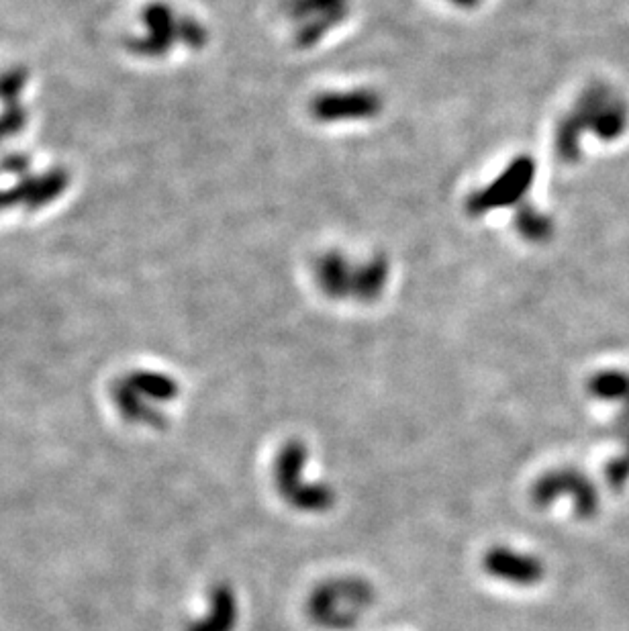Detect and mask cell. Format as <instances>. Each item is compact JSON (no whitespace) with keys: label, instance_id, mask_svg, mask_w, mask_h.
<instances>
[{"label":"cell","instance_id":"1","mask_svg":"<svg viewBox=\"0 0 629 631\" xmlns=\"http://www.w3.org/2000/svg\"><path fill=\"white\" fill-rule=\"evenodd\" d=\"M629 105L619 92L605 84H593L578 96L576 105L560 121L556 131V152L564 162L580 156V139L593 133L603 141H613L627 131Z\"/></svg>","mask_w":629,"mask_h":631},{"label":"cell","instance_id":"2","mask_svg":"<svg viewBox=\"0 0 629 631\" xmlns=\"http://www.w3.org/2000/svg\"><path fill=\"white\" fill-rule=\"evenodd\" d=\"M309 448L301 440L286 442L274 460V487L280 499L299 513L319 515L335 505V491L325 482L305 478Z\"/></svg>","mask_w":629,"mask_h":631},{"label":"cell","instance_id":"3","mask_svg":"<svg viewBox=\"0 0 629 631\" xmlns=\"http://www.w3.org/2000/svg\"><path fill=\"white\" fill-rule=\"evenodd\" d=\"M113 399L131 425L162 429L168 419L166 407L178 399V384L160 372H133L115 386Z\"/></svg>","mask_w":629,"mask_h":631},{"label":"cell","instance_id":"4","mask_svg":"<svg viewBox=\"0 0 629 631\" xmlns=\"http://www.w3.org/2000/svg\"><path fill=\"white\" fill-rule=\"evenodd\" d=\"M374 591L358 576L329 578L311 593L307 611L315 625L329 631L352 629L372 607Z\"/></svg>","mask_w":629,"mask_h":631},{"label":"cell","instance_id":"5","mask_svg":"<svg viewBox=\"0 0 629 631\" xmlns=\"http://www.w3.org/2000/svg\"><path fill=\"white\" fill-rule=\"evenodd\" d=\"M558 497H570L574 513L580 519H591L599 511V491L591 478L580 470H550L548 474H542L531 489V501L538 507H550Z\"/></svg>","mask_w":629,"mask_h":631},{"label":"cell","instance_id":"6","mask_svg":"<svg viewBox=\"0 0 629 631\" xmlns=\"http://www.w3.org/2000/svg\"><path fill=\"white\" fill-rule=\"evenodd\" d=\"M482 568L489 576L517 587H534L546 574L540 558L507 546L491 548L482 558Z\"/></svg>","mask_w":629,"mask_h":631},{"label":"cell","instance_id":"7","mask_svg":"<svg viewBox=\"0 0 629 631\" xmlns=\"http://www.w3.org/2000/svg\"><path fill=\"white\" fill-rule=\"evenodd\" d=\"M239 625V599L227 582L215 585L207 597V611L192 619L184 631H235Z\"/></svg>","mask_w":629,"mask_h":631},{"label":"cell","instance_id":"8","mask_svg":"<svg viewBox=\"0 0 629 631\" xmlns=\"http://www.w3.org/2000/svg\"><path fill=\"white\" fill-rule=\"evenodd\" d=\"M534 180V162L519 158L509 170L476 201V209H489L515 203Z\"/></svg>","mask_w":629,"mask_h":631},{"label":"cell","instance_id":"9","mask_svg":"<svg viewBox=\"0 0 629 631\" xmlns=\"http://www.w3.org/2000/svg\"><path fill=\"white\" fill-rule=\"evenodd\" d=\"M587 391L591 397L607 403H619L621 413L629 415V372L601 370L589 378Z\"/></svg>","mask_w":629,"mask_h":631},{"label":"cell","instance_id":"10","mask_svg":"<svg viewBox=\"0 0 629 631\" xmlns=\"http://www.w3.org/2000/svg\"><path fill=\"white\" fill-rule=\"evenodd\" d=\"M613 433L623 442L625 450L605 466V480L613 491H621L629 482V415H617L613 421Z\"/></svg>","mask_w":629,"mask_h":631},{"label":"cell","instance_id":"11","mask_svg":"<svg viewBox=\"0 0 629 631\" xmlns=\"http://www.w3.org/2000/svg\"><path fill=\"white\" fill-rule=\"evenodd\" d=\"M517 225L521 229V233L529 239H536V241H544L552 235V223L546 215L538 213L536 209H523L519 219H517Z\"/></svg>","mask_w":629,"mask_h":631}]
</instances>
